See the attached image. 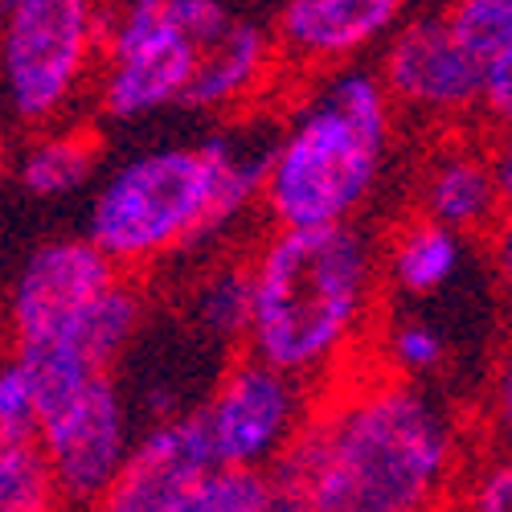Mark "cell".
Here are the masks:
<instances>
[{"label": "cell", "mask_w": 512, "mask_h": 512, "mask_svg": "<svg viewBox=\"0 0 512 512\" xmlns=\"http://www.w3.org/2000/svg\"><path fill=\"white\" fill-rule=\"evenodd\" d=\"M463 439L443 402L381 369L316 398L271 480L295 512H439L459 488Z\"/></svg>", "instance_id": "1"}, {"label": "cell", "mask_w": 512, "mask_h": 512, "mask_svg": "<svg viewBox=\"0 0 512 512\" xmlns=\"http://www.w3.org/2000/svg\"><path fill=\"white\" fill-rule=\"evenodd\" d=\"M254 320L246 353L320 386L349 353L377 312L386 259L357 226L271 230L250 254Z\"/></svg>", "instance_id": "2"}, {"label": "cell", "mask_w": 512, "mask_h": 512, "mask_svg": "<svg viewBox=\"0 0 512 512\" xmlns=\"http://www.w3.org/2000/svg\"><path fill=\"white\" fill-rule=\"evenodd\" d=\"M271 148L254 152L218 132L193 148L168 144L127 156L91 201L87 238L119 271L136 275L230 230L250 205H263Z\"/></svg>", "instance_id": "3"}, {"label": "cell", "mask_w": 512, "mask_h": 512, "mask_svg": "<svg viewBox=\"0 0 512 512\" xmlns=\"http://www.w3.org/2000/svg\"><path fill=\"white\" fill-rule=\"evenodd\" d=\"M394 99L373 70L345 66L295 111L271 148L263 213L271 230L357 222L394 144Z\"/></svg>", "instance_id": "4"}, {"label": "cell", "mask_w": 512, "mask_h": 512, "mask_svg": "<svg viewBox=\"0 0 512 512\" xmlns=\"http://www.w3.org/2000/svg\"><path fill=\"white\" fill-rule=\"evenodd\" d=\"M107 41L103 0H5V91L13 119L29 132L66 119L99 78Z\"/></svg>", "instance_id": "5"}, {"label": "cell", "mask_w": 512, "mask_h": 512, "mask_svg": "<svg viewBox=\"0 0 512 512\" xmlns=\"http://www.w3.org/2000/svg\"><path fill=\"white\" fill-rule=\"evenodd\" d=\"M197 58L201 41L177 13H148L115 0L107 5L103 66L95 78L99 115L115 123H136L168 107H185Z\"/></svg>", "instance_id": "6"}, {"label": "cell", "mask_w": 512, "mask_h": 512, "mask_svg": "<svg viewBox=\"0 0 512 512\" xmlns=\"http://www.w3.org/2000/svg\"><path fill=\"white\" fill-rule=\"evenodd\" d=\"M316 406V386L275 369L271 361L238 353L218 386L209 390L205 406H197L218 467H263L271 472L275 459L304 431Z\"/></svg>", "instance_id": "7"}, {"label": "cell", "mask_w": 512, "mask_h": 512, "mask_svg": "<svg viewBox=\"0 0 512 512\" xmlns=\"http://www.w3.org/2000/svg\"><path fill=\"white\" fill-rule=\"evenodd\" d=\"M484 62L455 37L447 13L410 17L381 50V82L398 111L455 123L480 115Z\"/></svg>", "instance_id": "8"}, {"label": "cell", "mask_w": 512, "mask_h": 512, "mask_svg": "<svg viewBox=\"0 0 512 512\" xmlns=\"http://www.w3.org/2000/svg\"><path fill=\"white\" fill-rule=\"evenodd\" d=\"M37 443L54 467L66 504L95 508L136 447L132 414L115 373H99L78 398L41 418Z\"/></svg>", "instance_id": "9"}, {"label": "cell", "mask_w": 512, "mask_h": 512, "mask_svg": "<svg viewBox=\"0 0 512 512\" xmlns=\"http://www.w3.org/2000/svg\"><path fill=\"white\" fill-rule=\"evenodd\" d=\"M119 275L123 271L115 267V259L87 234L37 242L21 259L9 287L13 345L66 336Z\"/></svg>", "instance_id": "10"}, {"label": "cell", "mask_w": 512, "mask_h": 512, "mask_svg": "<svg viewBox=\"0 0 512 512\" xmlns=\"http://www.w3.org/2000/svg\"><path fill=\"white\" fill-rule=\"evenodd\" d=\"M213 467H218V455H213L209 431L197 410L148 422V431L136 435L132 455L91 512H168Z\"/></svg>", "instance_id": "11"}, {"label": "cell", "mask_w": 512, "mask_h": 512, "mask_svg": "<svg viewBox=\"0 0 512 512\" xmlns=\"http://www.w3.org/2000/svg\"><path fill=\"white\" fill-rule=\"evenodd\" d=\"M406 0H283L275 13L279 62L295 70H345L402 25Z\"/></svg>", "instance_id": "12"}, {"label": "cell", "mask_w": 512, "mask_h": 512, "mask_svg": "<svg viewBox=\"0 0 512 512\" xmlns=\"http://www.w3.org/2000/svg\"><path fill=\"white\" fill-rule=\"evenodd\" d=\"M414 213H426V218L459 230L463 238H484L504 213L488 140L476 144L451 136L426 152L418 168Z\"/></svg>", "instance_id": "13"}, {"label": "cell", "mask_w": 512, "mask_h": 512, "mask_svg": "<svg viewBox=\"0 0 512 512\" xmlns=\"http://www.w3.org/2000/svg\"><path fill=\"white\" fill-rule=\"evenodd\" d=\"M279 62L275 33L259 21L234 17L218 37H209L197 58V74L189 82L185 107L213 115V111H234L246 99L259 95V87L271 78Z\"/></svg>", "instance_id": "14"}, {"label": "cell", "mask_w": 512, "mask_h": 512, "mask_svg": "<svg viewBox=\"0 0 512 512\" xmlns=\"http://www.w3.org/2000/svg\"><path fill=\"white\" fill-rule=\"evenodd\" d=\"M99 136L91 127H37L13 160V181L33 201H58L91 185L99 173Z\"/></svg>", "instance_id": "15"}, {"label": "cell", "mask_w": 512, "mask_h": 512, "mask_svg": "<svg viewBox=\"0 0 512 512\" xmlns=\"http://www.w3.org/2000/svg\"><path fill=\"white\" fill-rule=\"evenodd\" d=\"M463 234L426 218V213H410V218L390 234L381 259H386V279L394 291L410 295H435L439 287H447L459 267H463Z\"/></svg>", "instance_id": "16"}, {"label": "cell", "mask_w": 512, "mask_h": 512, "mask_svg": "<svg viewBox=\"0 0 512 512\" xmlns=\"http://www.w3.org/2000/svg\"><path fill=\"white\" fill-rule=\"evenodd\" d=\"M185 316L197 336L213 340V345L246 349L250 320H254V271L250 259H230L209 267L185 300Z\"/></svg>", "instance_id": "17"}, {"label": "cell", "mask_w": 512, "mask_h": 512, "mask_svg": "<svg viewBox=\"0 0 512 512\" xmlns=\"http://www.w3.org/2000/svg\"><path fill=\"white\" fill-rule=\"evenodd\" d=\"M144 316H148V300L144 291L136 283V275H119L99 300L87 308V316H82L66 336L58 340H70V345L87 357L95 369L103 373H115V365L123 361V353L132 349V340L140 336L144 328Z\"/></svg>", "instance_id": "18"}, {"label": "cell", "mask_w": 512, "mask_h": 512, "mask_svg": "<svg viewBox=\"0 0 512 512\" xmlns=\"http://www.w3.org/2000/svg\"><path fill=\"white\" fill-rule=\"evenodd\" d=\"M66 496L41 443H0V512H62Z\"/></svg>", "instance_id": "19"}, {"label": "cell", "mask_w": 512, "mask_h": 512, "mask_svg": "<svg viewBox=\"0 0 512 512\" xmlns=\"http://www.w3.org/2000/svg\"><path fill=\"white\" fill-rule=\"evenodd\" d=\"M279 500V488L263 467H213V472L168 512H259Z\"/></svg>", "instance_id": "20"}, {"label": "cell", "mask_w": 512, "mask_h": 512, "mask_svg": "<svg viewBox=\"0 0 512 512\" xmlns=\"http://www.w3.org/2000/svg\"><path fill=\"white\" fill-rule=\"evenodd\" d=\"M381 349H386L390 369L410 381L435 377L447 365V336L422 316H398L381 336Z\"/></svg>", "instance_id": "21"}, {"label": "cell", "mask_w": 512, "mask_h": 512, "mask_svg": "<svg viewBox=\"0 0 512 512\" xmlns=\"http://www.w3.org/2000/svg\"><path fill=\"white\" fill-rule=\"evenodd\" d=\"M443 13L455 37L484 66L512 46V0H451Z\"/></svg>", "instance_id": "22"}, {"label": "cell", "mask_w": 512, "mask_h": 512, "mask_svg": "<svg viewBox=\"0 0 512 512\" xmlns=\"http://www.w3.org/2000/svg\"><path fill=\"white\" fill-rule=\"evenodd\" d=\"M459 512H512V447H488L459 480Z\"/></svg>", "instance_id": "23"}, {"label": "cell", "mask_w": 512, "mask_h": 512, "mask_svg": "<svg viewBox=\"0 0 512 512\" xmlns=\"http://www.w3.org/2000/svg\"><path fill=\"white\" fill-rule=\"evenodd\" d=\"M41 435V402L25 369L9 357L0 369V443H33Z\"/></svg>", "instance_id": "24"}, {"label": "cell", "mask_w": 512, "mask_h": 512, "mask_svg": "<svg viewBox=\"0 0 512 512\" xmlns=\"http://www.w3.org/2000/svg\"><path fill=\"white\" fill-rule=\"evenodd\" d=\"M484 431H488V447H512V340L488 369Z\"/></svg>", "instance_id": "25"}, {"label": "cell", "mask_w": 512, "mask_h": 512, "mask_svg": "<svg viewBox=\"0 0 512 512\" xmlns=\"http://www.w3.org/2000/svg\"><path fill=\"white\" fill-rule=\"evenodd\" d=\"M484 132H500L512 127V46L504 54H496L484 70V99H480V115Z\"/></svg>", "instance_id": "26"}, {"label": "cell", "mask_w": 512, "mask_h": 512, "mask_svg": "<svg viewBox=\"0 0 512 512\" xmlns=\"http://www.w3.org/2000/svg\"><path fill=\"white\" fill-rule=\"evenodd\" d=\"M484 246H488V263H492V275L504 291V300L512 304V209H504L496 226L484 234Z\"/></svg>", "instance_id": "27"}, {"label": "cell", "mask_w": 512, "mask_h": 512, "mask_svg": "<svg viewBox=\"0 0 512 512\" xmlns=\"http://www.w3.org/2000/svg\"><path fill=\"white\" fill-rule=\"evenodd\" d=\"M488 152H492V168H496V181H500L504 209H512V127L488 132Z\"/></svg>", "instance_id": "28"}, {"label": "cell", "mask_w": 512, "mask_h": 512, "mask_svg": "<svg viewBox=\"0 0 512 512\" xmlns=\"http://www.w3.org/2000/svg\"><path fill=\"white\" fill-rule=\"evenodd\" d=\"M115 5V0H111ZM119 5H132V9H148V13H177L185 0H119Z\"/></svg>", "instance_id": "29"}, {"label": "cell", "mask_w": 512, "mask_h": 512, "mask_svg": "<svg viewBox=\"0 0 512 512\" xmlns=\"http://www.w3.org/2000/svg\"><path fill=\"white\" fill-rule=\"evenodd\" d=\"M259 512H295L287 500H275V504H267V508H259Z\"/></svg>", "instance_id": "30"}, {"label": "cell", "mask_w": 512, "mask_h": 512, "mask_svg": "<svg viewBox=\"0 0 512 512\" xmlns=\"http://www.w3.org/2000/svg\"><path fill=\"white\" fill-rule=\"evenodd\" d=\"M103 5H111V0H103Z\"/></svg>", "instance_id": "31"}]
</instances>
